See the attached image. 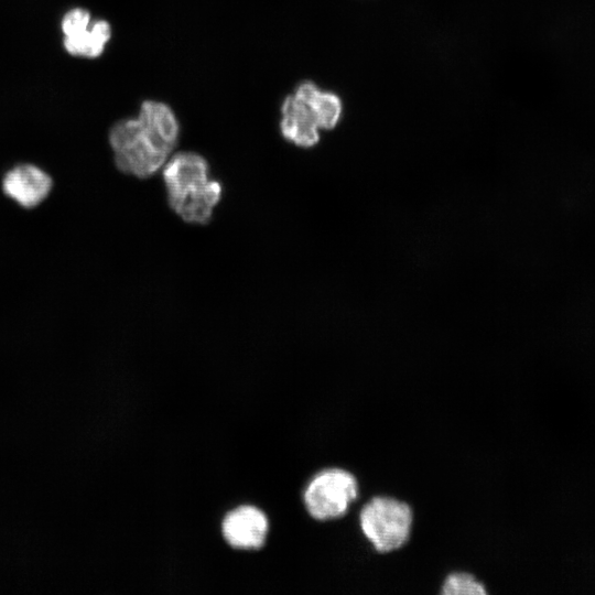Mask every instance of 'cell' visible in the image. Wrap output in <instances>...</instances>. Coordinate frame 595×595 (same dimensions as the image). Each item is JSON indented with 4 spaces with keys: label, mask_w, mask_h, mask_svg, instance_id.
I'll list each match as a JSON object with an SVG mask.
<instances>
[{
    "label": "cell",
    "mask_w": 595,
    "mask_h": 595,
    "mask_svg": "<svg viewBox=\"0 0 595 595\" xmlns=\"http://www.w3.org/2000/svg\"><path fill=\"white\" fill-rule=\"evenodd\" d=\"M442 595H486L485 585L467 572L451 573L442 584Z\"/></svg>",
    "instance_id": "10"
},
{
    "label": "cell",
    "mask_w": 595,
    "mask_h": 595,
    "mask_svg": "<svg viewBox=\"0 0 595 595\" xmlns=\"http://www.w3.org/2000/svg\"><path fill=\"white\" fill-rule=\"evenodd\" d=\"M62 32L67 53L88 58L100 56L111 37L110 24L106 20H93L83 8H73L64 14Z\"/></svg>",
    "instance_id": "5"
},
{
    "label": "cell",
    "mask_w": 595,
    "mask_h": 595,
    "mask_svg": "<svg viewBox=\"0 0 595 595\" xmlns=\"http://www.w3.org/2000/svg\"><path fill=\"white\" fill-rule=\"evenodd\" d=\"M178 132L176 116L166 104L143 101L138 117L120 120L110 129L117 167L139 178L152 176L167 161Z\"/></svg>",
    "instance_id": "1"
},
{
    "label": "cell",
    "mask_w": 595,
    "mask_h": 595,
    "mask_svg": "<svg viewBox=\"0 0 595 595\" xmlns=\"http://www.w3.org/2000/svg\"><path fill=\"white\" fill-rule=\"evenodd\" d=\"M294 96L310 107L320 129L331 130L340 120L343 105L336 94L323 91L313 82L305 80L298 85Z\"/></svg>",
    "instance_id": "9"
},
{
    "label": "cell",
    "mask_w": 595,
    "mask_h": 595,
    "mask_svg": "<svg viewBox=\"0 0 595 595\" xmlns=\"http://www.w3.org/2000/svg\"><path fill=\"white\" fill-rule=\"evenodd\" d=\"M53 186L51 176L33 164H19L9 170L2 178L3 193L24 208L40 205Z\"/></svg>",
    "instance_id": "7"
},
{
    "label": "cell",
    "mask_w": 595,
    "mask_h": 595,
    "mask_svg": "<svg viewBox=\"0 0 595 595\" xmlns=\"http://www.w3.org/2000/svg\"><path fill=\"white\" fill-rule=\"evenodd\" d=\"M280 130L285 140L299 147L311 148L320 140V128L313 112L294 94L282 102Z\"/></svg>",
    "instance_id": "8"
},
{
    "label": "cell",
    "mask_w": 595,
    "mask_h": 595,
    "mask_svg": "<svg viewBox=\"0 0 595 595\" xmlns=\"http://www.w3.org/2000/svg\"><path fill=\"white\" fill-rule=\"evenodd\" d=\"M358 496V483L353 473L343 468L318 472L303 493L307 513L317 521L344 516Z\"/></svg>",
    "instance_id": "4"
},
{
    "label": "cell",
    "mask_w": 595,
    "mask_h": 595,
    "mask_svg": "<svg viewBox=\"0 0 595 595\" xmlns=\"http://www.w3.org/2000/svg\"><path fill=\"white\" fill-rule=\"evenodd\" d=\"M266 513L255 506H240L230 510L221 521L225 542L235 550L256 551L261 549L269 533Z\"/></svg>",
    "instance_id": "6"
},
{
    "label": "cell",
    "mask_w": 595,
    "mask_h": 595,
    "mask_svg": "<svg viewBox=\"0 0 595 595\" xmlns=\"http://www.w3.org/2000/svg\"><path fill=\"white\" fill-rule=\"evenodd\" d=\"M412 523L411 507L392 497H374L359 513V526L364 537L380 553L403 547L410 537Z\"/></svg>",
    "instance_id": "3"
},
{
    "label": "cell",
    "mask_w": 595,
    "mask_h": 595,
    "mask_svg": "<svg viewBox=\"0 0 595 595\" xmlns=\"http://www.w3.org/2000/svg\"><path fill=\"white\" fill-rule=\"evenodd\" d=\"M167 203L188 224L206 225L221 198V184L210 176L198 153L178 152L163 165Z\"/></svg>",
    "instance_id": "2"
}]
</instances>
